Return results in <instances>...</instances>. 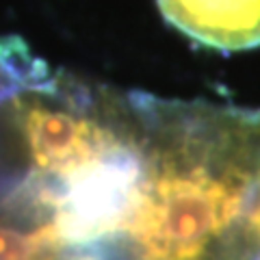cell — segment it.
<instances>
[{
  "instance_id": "cell-1",
  "label": "cell",
  "mask_w": 260,
  "mask_h": 260,
  "mask_svg": "<svg viewBox=\"0 0 260 260\" xmlns=\"http://www.w3.org/2000/svg\"><path fill=\"white\" fill-rule=\"evenodd\" d=\"M160 13L193 42L223 52L260 46V0H156Z\"/></svg>"
},
{
  "instance_id": "cell-2",
  "label": "cell",
  "mask_w": 260,
  "mask_h": 260,
  "mask_svg": "<svg viewBox=\"0 0 260 260\" xmlns=\"http://www.w3.org/2000/svg\"><path fill=\"white\" fill-rule=\"evenodd\" d=\"M251 239H254V256L251 260H260V189L256 195L254 208H251Z\"/></svg>"
}]
</instances>
